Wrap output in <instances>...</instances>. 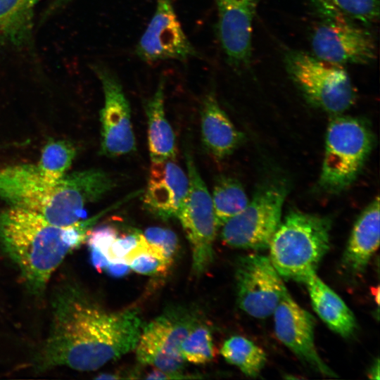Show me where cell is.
I'll return each instance as SVG.
<instances>
[{"instance_id":"1","label":"cell","mask_w":380,"mask_h":380,"mask_svg":"<svg viewBox=\"0 0 380 380\" xmlns=\"http://www.w3.org/2000/svg\"><path fill=\"white\" fill-rule=\"evenodd\" d=\"M142 326L137 308L108 311L79 287L65 284L53 296L49 331L37 369L96 370L134 350Z\"/></svg>"},{"instance_id":"2","label":"cell","mask_w":380,"mask_h":380,"mask_svg":"<svg viewBox=\"0 0 380 380\" xmlns=\"http://www.w3.org/2000/svg\"><path fill=\"white\" fill-rule=\"evenodd\" d=\"M130 200L127 196L96 215L67 226H58L38 214L15 207L0 213V243L34 294L46 289L67 255L86 241L96 222Z\"/></svg>"},{"instance_id":"3","label":"cell","mask_w":380,"mask_h":380,"mask_svg":"<svg viewBox=\"0 0 380 380\" xmlns=\"http://www.w3.org/2000/svg\"><path fill=\"white\" fill-rule=\"evenodd\" d=\"M115 184L108 173L96 168L66 174L56 181L45 177L37 165L0 169L1 199L58 226L81 220L86 206L103 198Z\"/></svg>"},{"instance_id":"4","label":"cell","mask_w":380,"mask_h":380,"mask_svg":"<svg viewBox=\"0 0 380 380\" xmlns=\"http://www.w3.org/2000/svg\"><path fill=\"white\" fill-rule=\"evenodd\" d=\"M331 221L318 215L291 211L272 236L269 258L286 279L304 282L315 273L329 249Z\"/></svg>"},{"instance_id":"5","label":"cell","mask_w":380,"mask_h":380,"mask_svg":"<svg viewBox=\"0 0 380 380\" xmlns=\"http://www.w3.org/2000/svg\"><path fill=\"white\" fill-rule=\"evenodd\" d=\"M374 134L363 120L335 115L329 122L319 184L331 193L341 192L356 179L374 146Z\"/></svg>"},{"instance_id":"6","label":"cell","mask_w":380,"mask_h":380,"mask_svg":"<svg viewBox=\"0 0 380 380\" xmlns=\"http://www.w3.org/2000/svg\"><path fill=\"white\" fill-rule=\"evenodd\" d=\"M284 63L292 81L313 106L338 115L355 103V90L343 65L299 50L286 52Z\"/></svg>"},{"instance_id":"7","label":"cell","mask_w":380,"mask_h":380,"mask_svg":"<svg viewBox=\"0 0 380 380\" xmlns=\"http://www.w3.org/2000/svg\"><path fill=\"white\" fill-rule=\"evenodd\" d=\"M286 194L284 183H271L258 189L239 213L221 226L224 243L236 248H268L281 222Z\"/></svg>"},{"instance_id":"8","label":"cell","mask_w":380,"mask_h":380,"mask_svg":"<svg viewBox=\"0 0 380 380\" xmlns=\"http://www.w3.org/2000/svg\"><path fill=\"white\" fill-rule=\"evenodd\" d=\"M184 155L189 186L177 217L191 246L193 272L201 274L213 261V244L218 227L211 196L188 148Z\"/></svg>"},{"instance_id":"9","label":"cell","mask_w":380,"mask_h":380,"mask_svg":"<svg viewBox=\"0 0 380 380\" xmlns=\"http://www.w3.org/2000/svg\"><path fill=\"white\" fill-rule=\"evenodd\" d=\"M320 13L322 19L310 37L314 56L343 66L369 64L376 59L374 38L364 25L336 13Z\"/></svg>"},{"instance_id":"10","label":"cell","mask_w":380,"mask_h":380,"mask_svg":"<svg viewBox=\"0 0 380 380\" xmlns=\"http://www.w3.org/2000/svg\"><path fill=\"white\" fill-rule=\"evenodd\" d=\"M197 323L194 312L178 308L142 326L135 347L138 361L165 372H181L186 361L182 357L180 346Z\"/></svg>"},{"instance_id":"11","label":"cell","mask_w":380,"mask_h":380,"mask_svg":"<svg viewBox=\"0 0 380 380\" xmlns=\"http://www.w3.org/2000/svg\"><path fill=\"white\" fill-rule=\"evenodd\" d=\"M235 278L239 307L258 319L272 315L288 291L269 256L261 254L240 257Z\"/></svg>"},{"instance_id":"12","label":"cell","mask_w":380,"mask_h":380,"mask_svg":"<svg viewBox=\"0 0 380 380\" xmlns=\"http://www.w3.org/2000/svg\"><path fill=\"white\" fill-rule=\"evenodd\" d=\"M103 92V106L100 112L101 151L115 158L136 150L131 108L123 88L110 72L96 70Z\"/></svg>"},{"instance_id":"13","label":"cell","mask_w":380,"mask_h":380,"mask_svg":"<svg viewBox=\"0 0 380 380\" xmlns=\"http://www.w3.org/2000/svg\"><path fill=\"white\" fill-rule=\"evenodd\" d=\"M143 61H185L198 55L177 18L172 0H156L154 13L136 47Z\"/></svg>"},{"instance_id":"14","label":"cell","mask_w":380,"mask_h":380,"mask_svg":"<svg viewBox=\"0 0 380 380\" xmlns=\"http://www.w3.org/2000/svg\"><path fill=\"white\" fill-rule=\"evenodd\" d=\"M273 315L275 334L284 345L317 372L336 376L316 349L314 317L292 298L288 291Z\"/></svg>"},{"instance_id":"15","label":"cell","mask_w":380,"mask_h":380,"mask_svg":"<svg viewBox=\"0 0 380 380\" xmlns=\"http://www.w3.org/2000/svg\"><path fill=\"white\" fill-rule=\"evenodd\" d=\"M217 32L228 63L236 69L247 67L252 55L253 25L258 0H214Z\"/></svg>"},{"instance_id":"16","label":"cell","mask_w":380,"mask_h":380,"mask_svg":"<svg viewBox=\"0 0 380 380\" xmlns=\"http://www.w3.org/2000/svg\"><path fill=\"white\" fill-rule=\"evenodd\" d=\"M187 174L175 159L152 163L144 193V208L163 220L177 217L189 191Z\"/></svg>"},{"instance_id":"17","label":"cell","mask_w":380,"mask_h":380,"mask_svg":"<svg viewBox=\"0 0 380 380\" xmlns=\"http://www.w3.org/2000/svg\"><path fill=\"white\" fill-rule=\"evenodd\" d=\"M379 246V198L377 196L360 213L353 227L343 255V266L352 274L364 272Z\"/></svg>"},{"instance_id":"18","label":"cell","mask_w":380,"mask_h":380,"mask_svg":"<svg viewBox=\"0 0 380 380\" xmlns=\"http://www.w3.org/2000/svg\"><path fill=\"white\" fill-rule=\"evenodd\" d=\"M201 133L205 149L217 160L232 154L243 139L213 94H208L203 102Z\"/></svg>"},{"instance_id":"19","label":"cell","mask_w":380,"mask_h":380,"mask_svg":"<svg viewBox=\"0 0 380 380\" xmlns=\"http://www.w3.org/2000/svg\"><path fill=\"white\" fill-rule=\"evenodd\" d=\"M303 283L314 310L325 324L342 337L351 336L356 331L357 322L342 298L316 272L310 274Z\"/></svg>"},{"instance_id":"20","label":"cell","mask_w":380,"mask_h":380,"mask_svg":"<svg viewBox=\"0 0 380 380\" xmlns=\"http://www.w3.org/2000/svg\"><path fill=\"white\" fill-rule=\"evenodd\" d=\"M165 80L161 78L153 95L146 103L147 139L152 163L175 159V136L165 112Z\"/></svg>"},{"instance_id":"21","label":"cell","mask_w":380,"mask_h":380,"mask_svg":"<svg viewBox=\"0 0 380 380\" xmlns=\"http://www.w3.org/2000/svg\"><path fill=\"white\" fill-rule=\"evenodd\" d=\"M40 1L0 0V44H20L27 38Z\"/></svg>"},{"instance_id":"22","label":"cell","mask_w":380,"mask_h":380,"mask_svg":"<svg viewBox=\"0 0 380 380\" xmlns=\"http://www.w3.org/2000/svg\"><path fill=\"white\" fill-rule=\"evenodd\" d=\"M220 353L229 364L238 367L245 375L256 377L264 368L265 352L251 340L242 336H232L222 344Z\"/></svg>"},{"instance_id":"23","label":"cell","mask_w":380,"mask_h":380,"mask_svg":"<svg viewBox=\"0 0 380 380\" xmlns=\"http://www.w3.org/2000/svg\"><path fill=\"white\" fill-rule=\"evenodd\" d=\"M211 199L218 227L239 213L249 201L241 184L224 175L217 178Z\"/></svg>"},{"instance_id":"24","label":"cell","mask_w":380,"mask_h":380,"mask_svg":"<svg viewBox=\"0 0 380 380\" xmlns=\"http://www.w3.org/2000/svg\"><path fill=\"white\" fill-rule=\"evenodd\" d=\"M76 155L75 146L65 140H50L43 147L37 166L41 173L51 180L65 176Z\"/></svg>"},{"instance_id":"25","label":"cell","mask_w":380,"mask_h":380,"mask_svg":"<svg viewBox=\"0 0 380 380\" xmlns=\"http://www.w3.org/2000/svg\"><path fill=\"white\" fill-rule=\"evenodd\" d=\"M125 261L135 272L148 276L164 274L172 265L159 248L146 241L143 233L136 247L125 256Z\"/></svg>"},{"instance_id":"26","label":"cell","mask_w":380,"mask_h":380,"mask_svg":"<svg viewBox=\"0 0 380 380\" xmlns=\"http://www.w3.org/2000/svg\"><path fill=\"white\" fill-rule=\"evenodd\" d=\"M319 11L334 12L364 25L379 20V0H312Z\"/></svg>"},{"instance_id":"27","label":"cell","mask_w":380,"mask_h":380,"mask_svg":"<svg viewBox=\"0 0 380 380\" xmlns=\"http://www.w3.org/2000/svg\"><path fill=\"white\" fill-rule=\"evenodd\" d=\"M180 353L186 362L194 364L210 362L215 356V350L209 327L198 322L182 341Z\"/></svg>"},{"instance_id":"28","label":"cell","mask_w":380,"mask_h":380,"mask_svg":"<svg viewBox=\"0 0 380 380\" xmlns=\"http://www.w3.org/2000/svg\"><path fill=\"white\" fill-rule=\"evenodd\" d=\"M143 234L149 243L159 248L172 263L179 246L178 238L173 231L167 228L151 227Z\"/></svg>"},{"instance_id":"29","label":"cell","mask_w":380,"mask_h":380,"mask_svg":"<svg viewBox=\"0 0 380 380\" xmlns=\"http://www.w3.org/2000/svg\"><path fill=\"white\" fill-rule=\"evenodd\" d=\"M118 236L119 232L116 227L104 224L93 227L89 232L86 241L89 250H96L106 256L108 248Z\"/></svg>"},{"instance_id":"30","label":"cell","mask_w":380,"mask_h":380,"mask_svg":"<svg viewBox=\"0 0 380 380\" xmlns=\"http://www.w3.org/2000/svg\"><path fill=\"white\" fill-rule=\"evenodd\" d=\"M141 234L140 231L134 230L118 236L106 252V257L108 262L125 261L127 254L138 244Z\"/></svg>"},{"instance_id":"31","label":"cell","mask_w":380,"mask_h":380,"mask_svg":"<svg viewBox=\"0 0 380 380\" xmlns=\"http://www.w3.org/2000/svg\"><path fill=\"white\" fill-rule=\"evenodd\" d=\"M130 268L125 261L108 262L105 271L113 277H121L127 274Z\"/></svg>"},{"instance_id":"32","label":"cell","mask_w":380,"mask_h":380,"mask_svg":"<svg viewBox=\"0 0 380 380\" xmlns=\"http://www.w3.org/2000/svg\"><path fill=\"white\" fill-rule=\"evenodd\" d=\"M368 377L372 379H379V361L376 359V362L370 367L367 373Z\"/></svg>"}]
</instances>
